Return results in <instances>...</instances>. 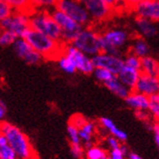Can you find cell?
Here are the masks:
<instances>
[{
  "label": "cell",
  "instance_id": "1",
  "mask_svg": "<svg viewBox=\"0 0 159 159\" xmlns=\"http://www.w3.org/2000/svg\"><path fill=\"white\" fill-rule=\"evenodd\" d=\"M0 133L4 135L18 159H36L32 144L22 130L9 122L0 123Z\"/></svg>",
  "mask_w": 159,
  "mask_h": 159
},
{
  "label": "cell",
  "instance_id": "2",
  "mask_svg": "<svg viewBox=\"0 0 159 159\" xmlns=\"http://www.w3.org/2000/svg\"><path fill=\"white\" fill-rule=\"evenodd\" d=\"M22 38H24L43 59L57 60L63 54L65 44L55 41L45 34L32 29L27 30Z\"/></svg>",
  "mask_w": 159,
  "mask_h": 159
},
{
  "label": "cell",
  "instance_id": "3",
  "mask_svg": "<svg viewBox=\"0 0 159 159\" xmlns=\"http://www.w3.org/2000/svg\"><path fill=\"white\" fill-rule=\"evenodd\" d=\"M30 29L45 34L55 41L61 42V30L47 11H33L30 14ZM63 43V42H61ZM64 44V43H63Z\"/></svg>",
  "mask_w": 159,
  "mask_h": 159
},
{
  "label": "cell",
  "instance_id": "4",
  "mask_svg": "<svg viewBox=\"0 0 159 159\" xmlns=\"http://www.w3.org/2000/svg\"><path fill=\"white\" fill-rule=\"evenodd\" d=\"M71 45L83 54L92 58L102 52L101 34L91 27H83L71 42Z\"/></svg>",
  "mask_w": 159,
  "mask_h": 159
},
{
  "label": "cell",
  "instance_id": "5",
  "mask_svg": "<svg viewBox=\"0 0 159 159\" xmlns=\"http://www.w3.org/2000/svg\"><path fill=\"white\" fill-rule=\"evenodd\" d=\"M129 41V33L122 29H109L101 34L102 52L121 57V50Z\"/></svg>",
  "mask_w": 159,
  "mask_h": 159
},
{
  "label": "cell",
  "instance_id": "6",
  "mask_svg": "<svg viewBox=\"0 0 159 159\" xmlns=\"http://www.w3.org/2000/svg\"><path fill=\"white\" fill-rule=\"evenodd\" d=\"M49 13L61 30V42L64 44H71L77 34L82 30L83 26L74 22L65 13L58 10L56 7L49 11Z\"/></svg>",
  "mask_w": 159,
  "mask_h": 159
},
{
  "label": "cell",
  "instance_id": "7",
  "mask_svg": "<svg viewBox=\"0 0 159 159\" xmlns=\"http://www.w3.org/2000/svg\"><path fill=\"white\" fill-rule=\"evenodd\" d=\"M56 8L83 27L87 26L92 20L87 10L78 0H58Z\"/></svg>",
  "mask_w": 159,
  "mask_h": 159
},
{
  "label": "cell",
  "instance_id": "8",
  "mask_svg": "<svg viewBox=\"0 0 159 159\" xmlns=\"http://www.w3.org/2000/svg\"><path fill=\"white\" fill-rule=\"evenodd\" d=\"M0 27L2 30H7L15 34L18 38H22L30 29V14L14 11L8 18L0 22Z\"/></svg>",
  "mask_w": 159,
  "mask_h": 159
},
{
  "label": "cell",
  "instance_id": "9",
  "mask_svg": "<svg viewBox=\"0 0 159 159\" xmlns=\"http://www.w3.org/2000/svg\"><path fill=\"white\" fill-rule=\"evenodd\" d=\"M63 54L72 61V64L76 68V71L86 75L93 73L95 66L93 65L92 58L77 50L71 44H65Z\"/></svg>",
  "mask_w": 159,
  "mask_h": 159
},
{
  "label": "cell",
  "instance_id": "10",
  "mask_svg": "<svg viewBox=\"0 0 159 159\" xmlns=\"http://www.w3.org/2000/svg\"><path fill=\"white\" fill-rule=\"evenodd\" d=\"M12 47L17 56L25 61L27 65L35 66L43 61V58L37 52L34 51L24 38H17Z\"/></svg>",
  "mask_w": 159,
  "mask_h": 159
},
{
  "label": "cell",
  "instance_id": "11",
  "mask_svg": "<svg viewBox=\"0 0 159 159\" xmlns=\"http://www.w3.org/2000/svg\"><path fill=\"white\" fill-rule=\"evenodd\" d=\"M92 61L95 67L105 68L112 74L117 75L123 68V59L119 56H113L106 53H99L98 55L92 57Z\"/></svg>",
  "mask_w": 159,
  "mask_h": 159
},
{
  "label": "cell",
  "instance_id": "12",
  "mask_svg": "<svg viewBox=\"0 0 159 159\" xmlns=\"http://www.w3.org/2000/svg\"><path fill=\"white\" fill-rule=\"evenodd\" d=\"M87 10L91 20L102 22L108 19L112 14V10L103 0H78Z\"/></svg>",
  "mask_w": 159,
  "mask_h": 159
},
{
  "label": "cell",
  "instance_id": "13",
  "mask_svg": "<svg viewBox=\"0 0 159 159\" xmlns=\"http://www.w3.org/2000/svg\"><path fill=\"white\" fill-rule=\"evenodd\" d=\"M134 11L138 18L146 19L156 23L159 20V2L158 0H144L138 4Z\"/></svg>",
  "mask_w": 159,
  "mask_h": 159
},
{
  "label": "cell",
  "instance_id": "14",
  "mask_svg": "<svg viewBox=\"0 0 159 159\" xmlns=\"http://www.w3.org/2000/svg\"><path fill=\"white\" fill-rule=\"evenodd\" d=\"M135 92H138L147 97L157 95L159 92V79L157 76H150L141 73L137 84L134 89Z\"/></svg>",
  "mask_w": 159,
  "mask_h": 159
},
{
  "label": "cell",
  "instance_id": "15",
  "mask_svg": "<svg viewBox=\"0 0 159 159\" xmlns=\"http://www.w3.org/2000/svg\"><path fill=\"white\" fill-rule=\"evenodd\" d=\"M125 102L130 108L136 110V112L148 110V97L138 92L131 91L125 99Z\"/></svg>",
  "mask_w": 159,
  "mask_h": 159
},
{
  "label": "cell",
  "instance_id": "16",
  "mask_svg": "<svg viewBox=\"0 0 159 159\" xmlns=\"http://www.w3.org/2000/svg\"><path fill=\"white\" fill-rule=\"evenodd\" d=\"M141 75V71L133 70L127 66H123V68L120 70V72L116 75L118 79L124 86H126L130 91H134L135 86L137 84V81L139 79Z\"/></svg>",
  "mask_w": 159,
  "mask_h": 159
},
{
  "label": "cell",
  "instance_id": "17",
  "mask_svg": "<svg viewBox=\"0 0 159 159\" xmlns=\"http://www.w3.org/2000/svg\"><path fill=\"white\" fill-rule=\"evenodd\" d=\"M97 133V124L94 121L87 120L81 128L78 129L79 139L81 144L83 143L86 148L94 144V140Z\"/></svg>",
  "mask_w": 159,
  "mask_h": 159
},
{
  "label": "cell",
  "instance_id": "18",
  "mask_svg": "<svg viewBox=\"0 0 159 159\" xmlns=\"http://www.w3.org/2000/svg\"><path fill=\"white\" fill-rule=\"evenodd\" d=\"M136 27L138 32L141 35L140 37L142 38H152L156 36V34L158 32L155 23L142 18H137Z\"/></svg>",
  "mask_w": 159,
  "mask_h": 159
},
{
  "label": "cell",
  "instance_id": "19",
  "mask_svg": "<svg viewBox=\"0 0 159 159\" xmlns=\"http://www.w3.org/2000/svg\"><path fill=\"white\" fill-rule=\"evenodd\" d=\"M100 125L105 129L107 130V132L111 135L112 137L116 138L117 140H118L120 143H123V142H125L127 139H128V136L127 134L124 132L123 130H121L120 128H118L116 125H115V123L110 119L108 118V117H101L100 120Z\"/></svg>",
  "mask_w": 159,
  "mask_h": 159
},
{
  "label": "cell",
  "instance_id": "20",
  "mask_svg": "<svg viewBox=\"0 0 159 159\" xmlns=\"http://www.w3.org/2000/svg\"><path fill=\"white\" fill-rule=\"evenodd\" d=\"M130 53L135 55L138 58L143 59L147 56H149L150 48L146 39L142 37H137L133 40V43L130 48Z\"/></svg>",
  "mask_w": 159,
  "mask_h": 159
},
{
  "label": "cell",
  "instance_id": "21",
  "mask_svg": "<svg viewBox=\"0 0 159 159\" xmlns=\"http://www.w3.org/2000/svg\"><path fill=\"white\" fill-rule=\"evenodd\" d=\"M159 66L158 61L151 56H147L141 59V73L158 77Z\"/></svg>",
  "mask_w": 159,
  "mask_h": 159
},
{
  "label": "cell",
  "instance_id": "22",
  "mask_svg": "<svg viewBox=\"0 0 159 159\" xmlns=\"http://www.w3.org/2000/svg\"><path fill=\"white\" fill-rule=\"evenodd\" d=\"M105 86L112 94H114L116 97H118V98L123 99V100H125L128 97V95L130 94V92H131L126 86H124L122 83L118 79H117L116 76L110 81L107 82L105 84Z\"/></svg>",
  "mask_w": 159,
  "mask_h": 159
},
{
  "label": "cell",
  "instance_id": "23",
  "mask_svg": "<svg viewBox=\"0 0 159 159\" xmlns=\"http://www.w3.org/2000/svg\"><path fill=\"white\" fill-rule=\"evenodd\" d=\"M5 2L11 7L13 11L25 12L27 14H30L31 12H33L31 8L30 0H5Z\"/></svg>",
  "mask_w": 159,
  "mask_h": 159
},
{
  "label": "cell",
  "instance_id": "24",
  "mask_svg": "<svg viewBox=\"0 0 159 159\" xmlns=\"http://www.w3.org/2000/svg\"><path fill=\"white\" fill-rule=\"evenodd\" d=\"M0 159H18L4 135L0 133Z\"/></svg>",
  "mask_w": 159,
  "mask_h": 159
},
{
  "label": "cell",
  "instance_id": "25",
  "mask_svg": "<svg viewBox=\"0 0 159 159\" xmlns=\"http://www.w3.org/2000/svg\"><path fill=\"white\" fill-rule=\"evenodd\" d=\"M107 152L105 148H102L96 144H92L85 149L84 158L85 159H102L106 157Z\"/></svg>",
  "mask_w": 159,
  "mask_h": 159
},
{
  "label": "cell",
  "instance_id": "26",
  "mask_svg": "<svg viewBox=\"0 0 159 159\" xmlns=\"http://www.w3.org/2000/svg\"><path fill=\"white\" fill-rule=\"evenodd\" d=\"M58 0H30L31 8L35 11H47L49 12L56 7Z\"/></svg>",
  "mask_w": 159,
  "mask_h": 159
},
{
  "label": "cell",
  "instance_id": "27",
  "mask_svg": "<svg viewBox=\"0 0 159 159\" xmlns=\"http://www.w3.org/2000/svg\"><path fill=\"white\" fill-rule=\"evenodd\" d=\"M57 61H58L59 67L65 73L72 75V74H74L75 72H76V68H75L74 65L72 64V61L68 59L66 55L61 54V56L57 59Z\"/></svg>",
  "mask_w": 159,
  "mask_h": 159
},
{
  "label": "cell",
  "instance_id": "28",
  "mask_svg": "<svg viewBox=\"0 0 159 159\" xmlns=\"http://www.w3.org/2000/svg\"><path fill=\"white\" fill-rule=\"evenodd\" d=\"M92 74H94L96 79L99 82L102 83L103 85H105L107 82L110 81L116 76V75L112 74L110 71L105 70V68H100V67H95V70H94Z\"/></svg>",
  "mask_w": 159,
  "mask_h": 159
},
{
  "label": "cell",
  "instance_id": "29",
  "mask_svg": "<svg viewBox=\"0 0 159 159\" xmlns=\"http://www.w3.org/2000/svg\"><path fill=\"white\" fill-rule=\"evenodd\" d=\"M129 153L128 148L124 143H121L119 148L110 149L107 152L108 159H126Z\"/></svg>",
  "mask_w": 159,
  "mask_h": 159
},
{
  "label": "cell",
  "instance_id": "30",
  "mask_svg": "<svg viewBox=\"0 0 159 159\" xmlns=\"http://www.w3.org/2000/svg\"><path fill=\"white\" fill-rule=\"evenodd\" d=\"M149 115L154 119H158L159 116V95H153L148 97V110Z\"/></svg>",
  "mask_w": 159,
  "mask_h": 159
},
{
  "label": "cell",
  "instance_id": "31",
  "mask_svg": "<svg viewBox=\"0 0 159 159\" xmlns=\"http://www.w3.org/2000/svg\"><path fill=\"white\" fill-rule=\"evenodd\" d=\"M123 64L124 66H127L133 70H137L141 71V59L138 58L137 56L133 54H127L126 57L123 59Z\"/></svg>",
  "mask_w": 159,
  "mask_h": 159
},
{
  "label": "cell",
  "instance_id": "32",
  "mask_svg": "<svg viewBox=\"0 0 159 159\" xmlns=\"http://www.w3.org/2000/svg\"><path fill=\"white\" fill-rule=\"evenodd\" d=\"M17 38L18 37L12 32L1 30V31H0V46L1 47L12 46Z\"/></svg>",
  "mask_w": 159,
  "mask_h": 159
},
{
  "label": "cell",
  "instance_id": "33",
  "mask_svg": "<svg viewBox=\"0 0 159 159\" xmlns=\"http://www.w3.org/2000/svg\"><path fill=\"white\" fill-rule=\"evenodd\" d=\"M66 132H67V137H68V140H70V144H78V143H80V139H79L78 129L76 127H74L73 125H71V124L68 123Z\"/></svg>",
  "mask_w": 159,
  "mask_h": 159
},
{
  "label": "cell",
  "instance_id": "34",
  "mask_svg": "<svg viewBox=\"0 0 159 159\" xmlns=\"http://www.w3.org/2000/svg\"><path fill=\"white\" fill-rule=\"evenodd\" d=\"M13 12V9L5 2V0H0V22L8 18Z\"/></svg>",
  "mask_w": 159,
  "mask_h": 159
},
{
  "label": "cell",
  "instance_id": "35",
  "mask_svg": "<svg viewBox=\"0 0 159 159\" xmlns=\"http://www.w3.org/2000/svg\"><path fill=\"white\" fill-rule=\"evenodd\" d=\"M70 152H71V155L76 159H83L84 158L85 149L81 143L70 144Z\"/></svg>",
  "mask_w": 159,
  "mask_h": 159
},
{
  "label": "cell",
  "instance_id": "36",
  "mask_svg": "<svg viewBox=\"0 0 159 159\" xmlns=\"http://www.w3.org/2000/svg\"><path fill=\"white\" fill-rule=\"evenodd\" d=\"M87 120L88 119L85 118L84 116H82L81 114H75L70 118V124H71V125H73L74 127H76L77 129H79V128H81L83 125H84Z\"/></svg>",
  "mask_w": 159,
  "mask_h": 159
},
{
  "label": "cell",
  "instance_id": "37",
  "mask_svg": "<svg viewBox=\"0 0 159 159\" xmlns=\"http://www.w3.org/2000/svg\"><path fill=\"white\" fill-rule=\"evenodd\" d=\"M106 143L107 148L110 149H114V148H117L120 147L121 143L116 139V138L112 137V136H108L107 139H106Z\"/></svg>",
  "mask_w": 159,
  "mask_h": 159
},
{
  "label": "cell",
  "instance_id": "38",
  "mask_svg": "<svg viewBox=\"0 0 159 159\" xmlns=\"http://www.w3.org/2000/svg\"><path fill=\"white\" fill-rule=\"evenodd\" d=\"M103 1L107 3V5L112 11L114 9L119 8V7H121V6H124V1H123V0H103Z\"/></svg>",
  "mask_w": 159,
  "mask_h": 159
},
{
  "label": "cell",
  "instance_id": "39",
  "mask_svg": "<svg viewBox=\"0 0 159 159\" xmlns=\"http://www.w3.org/2000/svg\"><path fill=\"white\" fill-rule=\"evenodd\" d=\"M151 131H152L153 138H154V143H156L157 148L159 147V125L157 122H153L152 126H151Z\"/></svg>",
  "mask_w": 159,
  "mask_h": 159
},
{
  "label": "cell",
  "instance_id": "40",
  "mask_svg": "<svg viewBox=\"0 0 159 159\" xmlns=\"http://www.w3.org/2000/svg\"><path fill=\"white\" fill-rule=\"evenodd\" d=\"M6 113H7V107L4 102L2 100H0V123L4 122Z\"/></svg>",
  "mask_w": 159,
  "mask_h": 159
},
{
  "label": "cell",
  "instance_id": "41",
  "mask_svg": "<svg viewBox=\"0 0 159 159\" xmlns=\"http://www.w3.org/2000/svg\"><path fill=\"white\" fill-rule=\"evenodd\" d=\"M123 1L125 7H129V8L134 9L138 4H140L141 2L144 1V0H123Z\"/></svg>",
  "mask_w": 159,
  "mask_h": 159
},
{
  "label": "cell",
  "instance_id": "42",
  "mask_svg": "<svg viewBox=\"0 0 159 159\" xmlns=\"http://www.w3.org/2000/svg\"><path fill=\"white\" fill-rule=\"evenodd\" d=\"M127 159H143V158L138 153H135L133 151H131V152H129L127 155Z\"/></svg>",
  "mask_w": 159,
  "mask_h": 159
},
{
  "label": "cell",
  "instance_id": "43",
  "mask_svg": "<svg viewBox=\"0 0 159 159\" xmlns=\"http://www.w3.org/2000/svg\"><path fill=\"white\" fill-rule=\"evenodd\" d=\"M0 31H1V27H0Z\"/></svg>",
  "mask_w": 159,
  "mask_h": 159
},
{
  "label": "cell",
  "instance_id": "44",
  "mask_svg": "<svg viewBox=\"0 0 159 159\" xmlns=\"http://www.w3.org/2000/svg\"><path fill=\"white\" fill-rule=\"evenodd\" d=\"M126 159H127V158H126Z\"/></svg>",
  "mask_w": 159,
  "mask_h": 159
}]
</instances>
